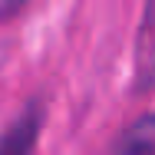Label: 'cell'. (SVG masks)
I'll list each match as a JSON object with an SVG mask.
<instances>
[{
    "instance_id": "obj_2",
    "label": "cell",
    "mask_w": 155,
    "mask_h": 155,
    "mask_svg": "<svg viewBox=\"0 0 155 155\" xmlns=\"http://www.w3.org/2000/svg\"><path fill=\"white\" fill-rule=\"evenodd\" d=\"M116 155H155V119L145 112L129 125Z\"/></svg>"
},
{
    "instance_id": "obj_1",
    "label": "cell",
    "mask_w": 155,
    "mask_h": 155,
    "mask_svg": "<svg viewBox=\"0 0 155 155\" xmlns=\"http://www.w3.org/2000/svg\"><path fill=\"white\" fill-rule=\"evenodd\" d=\"M40 125H43V106L30 102L13 122L7 125V132L0 135V155H33Z\"/></svg>"
},
{
    "instance_id": "obj_3",
    "label": "cell",
    "mask_w": 155,
    "mask_h": 155,
    "mask_svg": "<svg viewBox=\"0 0 155 155\" xmlns=\"http://www.w3.org/2000/svg\"><path fill=\"white\" fill-rule=\"evenodd\" d=\"M27 3H30V0H0V23L17 20V17L27 10Z\"/></svg>"
}]
</instances>
